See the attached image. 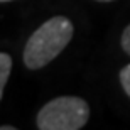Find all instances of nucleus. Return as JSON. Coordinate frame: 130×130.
Listing matches in <instances>:
<instances>
[{"instance_id":"nucleus-1","label":"nucleus","mask_w":130,"mask_h":130,"mask_svg":"<svg viewBox=\"0 0 130 130\" xmlns=\"http://www.w3.org/2000/svg\"><path fill=\"white\" fill-rule=\"evenodd\" d=\"M73 22L64 15H56L32 32L24 47V64L29 69H41L63 53L73 39Z\"/></svg>"},{"instance_id":"nucleus-2","label":"nucleus","mask_w":130,"mask_h":130,"mask_svg":"<svg viewBox=\"0 0 130 130\" xmlns=\"http://www.w3.org/2000/svg\"><path fill=\"white\" fill-rule=\"evenodd\" d=\"M90 118V105L79 96H58L37 113L39 130H79Z\"/></svg>"},{"instance_id":"nucleus-3","label":"nucleus","mask_w":130,"mask_h":130,"mask_svg":"<svg viewBox=\"0 0 130 130\" xmlns=\"http://www.w3.org/2000/svg\"><path fill=\"white\" fill-rule=\"evenodd\" d=\"M10 71H12V58L7 53H0V100L4 95L5 85L9 81Z\"/></svg>"},{"instance_id":"nucleus-4","label":"nucleus","mask_w":130,"mask_h":130,"mask_svg":"<svg viewBox=\"0 0 130 130\" xmlns=\"http://www.w3.org/2000/svg\"><path fill=\"white\" fill-rule=\"evenodd\" d=\"M120 83H122V88L125 90V93L130 96V64L123 66V69H120Z\"/></svg>"},{"instance_id":"nucleus-5","label":"nucleus","mask_w":130,"mask_h":130,"mask_svg":"<svg viewBox=\"0 0 130 130\" xmlns=\"http://www.w3.org/2000/svg\"><path fill=\"white\" fill-rule=\"evenodd\" d=\"M120 42H122L123 51L130 56V24L125 27V30H123V34H122V41H120Z\"/></svg>"},{"instance_id":"nucleus-6","label":"nucleus","mask_w":130,"mask_h":130,"mask_svg":"<svg viewBox=\"0 0 130 130\" xmlns=\"http://www.w3.org/2000/svg\"><path fill=\"white\" fill-rule=\"evenodd\" d=\"M0 130H15V127H12V125H2V127H0Z\"/></svg>"},{"instance_id":"nucleus-7","label":"nucleus","mask_w":130,"mask_h":130,"mask_svg":"<svg viewBox=\"0 0 130 130\" xmlns=\"http://www.w3.org/2000/svg\"><path fill=\"white\" fill-rule=\"evenodd\" d=\"M5 2H12V0H0V4H5Z\"/></svg>"},{"instance_id":"nucleus-8","label":"nucleus","mask_w":130,"mask_h":130,"mask_svg":"<svg viewBox=\"0 0 130 130\" xmlns=\"http://www.w3.org/2000/svg\"><path fill=\"white\" fill-rule=\"evenodd\" d=\"M96 2H113V0H96Z\"/></svg>"}]
</instances>
